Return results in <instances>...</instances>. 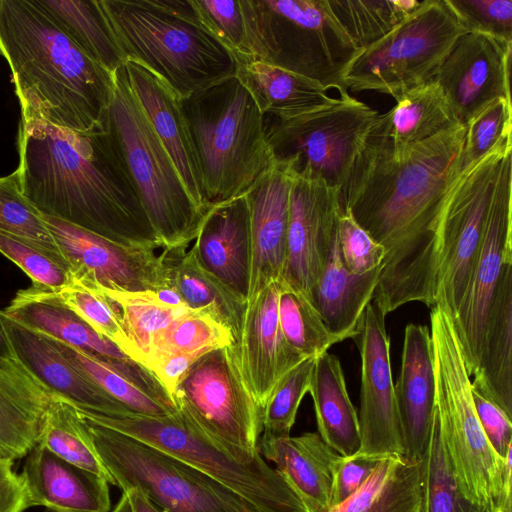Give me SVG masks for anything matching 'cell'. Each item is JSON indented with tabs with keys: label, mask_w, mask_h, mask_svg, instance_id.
<instances>
[{
	"label": "cell",
	"mask_w": 512,
	"mask_h": 512,
	"mask_svg": "<svg viewBox=\"0 0 512 512\" xmlns=\"http://www.w3.org/2000/svg\"><path fill=\"white\" fill-rule=\"evenodd\" d=\"M381 266L363 275L344 266L338 237L311 292V303L327 328L343 341L354 338L367 305L373 300Z\"/></svg>",
	"instance_id": "obj_31"
},
{
	"label": "cell",
	"mask_w": 512,
	"mask_h": 512,
	"mask_svg": "<svg viewBox=\"0 0 512 512\" xmlns=\"http://www.w3.org/2000/svg\"><path fill=\"white\" fill-rule=\"evenodd\" d=\"M124 62L158 76L181 100L234 76L230 53L198 22L175 17L150 0H98Z\"/></svg>",
	"instance_id": "obj_5"
},
{
	"label": "cell",
	"mask_w": 512,
	"mask_h": 512,
	"mask_svg": "<svg viewBox=\"0 0 512 512\" xmlns=\"http://www.w3.org/2000/svg\"><path fill=\"white\" fill-rule=\"evenodd\" d=\"M54 399L17 359L0 366V459L24 458L38 444Z\"/></svg>",
	"instance_id": "obj_30"
},
{
	"label": "cell",
	"mask_w": 512,
	"mask_h": 512,
	"mask_svg": "<svg viewBox=\"0 0 512 512\" xmlns=\"http://www.w3.org/2000/svg\"><path fill=\"white\" fill-rule=\"evenodd\" d=\"M83 418L103 464L122 492L137 488L165 512H264L210 476Z\"/></svg>",
	"instance_id": "obj_10"
},
{
	"label": "cell",
	"mask_w": 512,
	"mask_h": 512,
	"mask_svg": "<svg viewBox=\"0 0 512 512\" xmlns=\"http://www.w3.org/2000/svg\"><path fill=\"white\" fill-rule=\"evenodd\" d=\"M386 315L371 301L353 338L361 357V446L357 453L382 457L404 455L390 361V338Z\"/></svg>",
	"instance_id": "obj_18"
},
{
	"label": "cell",
	"mask_w": 512,
	"mask_h": 512,
	"mask_svg": "<svg viewBox=\"0 0 512 512\" xmlns=\"http://www.w3.org/2000/svg\"><path fill=\"white\" fill-rule=\"evenodd\" d=\"M316 358H306L276 384L264 407L262 437L290 435L300 403L309 392Z\"/></svg>",
	"instance_id": "obj_47"
},
{
	"label": "cell",
	"mask_w": 512,
	"mask_h": 512,
	"mask_svg": "<svg viewBox=\"0 0 512 512\" xmlns=\"http://www.w3.org/2000/svg\"><path fill=\"white\" fill-rule=\"evenodd\" d=\"M29 506L52 512H110L109 483L37 444L25 457L20 474Z\"/></svg>",
	"instance_id": "obj_26"
},
{
	"label": "cell",
	"mask_w": 512,
	"mask_h": 512,
	"mask_svg": "<svg viewBox=\"0 0 512 512\" xmlns=\"http://www.w3.org/2000/svg\"><path fill=\"white\" fill-rule=\"evenodd\" d=\"M394 100L395 106L384 114L379 113L368 138L392 147H404L459 124L443 90L433 79Z\"/></svg>",
	"instance_id": "obj_32"
},
{
	"label": "cell",
	"mask_w": 512,
	"mask_h": 512,
	"mask_svg": "<svg viewBox=\"0 0 512 512\" xmlns=\"http://www.w3.org/2000/svg\"><path fill=\"white\" fill-rule=\"evenodd\" d=\"M14 461L0 459V512H24L30 508L28 493Z\"/></svg>",
	"instance_id": "obj_56"
},
{
	"label": "cell",
	"mask_w": 512,
	"mask_h": 512,
	"mask_svg": "<svg viewBox=\"0 0 512 512\" xmlns=\"http://www.w3.org/2000/svg\"><path fill=\"white\" fill-rule=\"evenodd\" d=\"M82 415L210 476L264 512H306L297 494L263 457L250 464L238 462L179 412L165 417Z\"/></svg>",
	"instance_id": "obj_9"
},
{
	"label": "cell",
	"mask_w": 512,
	"mask_h": 512,
	"mask_svg": "<svg viewBox=\"0 0 512 512\" xmlns=\"http://www.w3.org/2000/svg\"><path fill=\"white\" fill-rule=\"evenodd\" d=\"M16 169L23 195L43 214L127 246L162 248L115 138L21 119Z\"/></svg>",
	"instance_id": "obj_2"
},
{
	"label": "cell",
	"mask_w": 512,
	"mask_h": 512,
	"mask_svg": "<svg viewBox=\"0 0 512 512\" xmlns=\"http://www.w3.org/2000/svg\"><path fill=\"white\" fill-rule=\"evenodd\" d=\"M436 411L449 459L464 495L486 512H500L506 459L489 444L478 419L463 353L451 315L430 308Z\"/></svg>",
	"instance_id": "obj_8"
},
{
	"label": "cell",
	"mask_w": 512,
	"mask_h": 512,
	"mask_svg": "<svg viewBox=\"0 0 512 512\" xmlns=\"http://www.w3.org/2000/svg\"><path fill=\"white\" fill-rule=\"evenodd\" d=\"M171 260L172 285L187 307L210 314L231 332L236 344L242 329L246 302L202 268L189 250L180 257H171Z\"/></svg>",
	"instance_id": "obj_36"
},
{
	"label": "cell",
	"mask_w": 512,
	"mask_h": 512,
	"mask_svg": "<svg viewBox=\"0 0 512 512\" xmlns=\"http://www.w3.org/2000/svg\"><path fill=\"white\" fill-rule=\"evenodd\" d=\"M259 454L276 465L277 472L301 500L306 512H328L334 475L342 456L318 432L299 436H260Z\"/></svg>",
	"instance_id": "obj_27"
},
{
	"label": "cell",
	"mask_w": 512,
	"mask_h": 512,
	"mask_svg": "<svg viewBox=\"0 0 512 512\" xmlns=\"http://www.w3.org/2000/svg\"><path fill=\"white\" fill-rule=\"evenodd\" d=\"M37 1L79 47L106 70L115 73L124 64L98 0Z\"/></svg>",
	"instance_id": "obj_37"
},
{
	"label": "cell",
	"mask_w": 512,
	"mask_h": 512,
	"mask_svg": "<svg viewBox=\"0 0 512 512\" xmlns=\"http://www.w3.org/2000/svg\"><path fill=\"white\" fill-rule=\"evenodd\" d=\"M416 0H328L335 18L353 43L365 49L413 12Z\"/></svg>",
	"instance_id": "obj_40"
},
{
	"label": "cell",
	"mask_w": 512,
	"mask_h": 512,
	"mask_svg": "<svg viewBox=\"0 0 512 512\" xmlns=\"http://www.w3.org/2000/svg\"><path fill=\"white\" fill-rule=\"evenodd\" d=\"M52 340L64 357L80 372L130 412L152 417H165L178 412L150 396L106 361L56 339Z\"/></svg>",
	"instance_id": "obj_43"
},
{
	"label": "cell",
	"mask_w": 512,
	"mask_h": 512,
	"mask_svg": "<svg viewBox=\"0 0 512 512\" xmlns=\"http://www.w3.org/2000/svg\"><path fill=\"white\" fill-rule=\"evenodd\" d=\"M511 57L512 43L473 32L459 36L433 77L459 124L497 98L511 100Z\"/></svg>",
	"instance_id": "obj_19"
},
{
	"label": "cell",
	"mask_w": 512,
	"mask_h": 512,
	"mask_svg": "<svg viewBox=\"0 0 512 512\" xmlns=\"http://www.w3.org/2000/svg\"><path fill=\"white\" fill-rule=\"evenodd\" d=\"M511 151L512 140L502 141L474 166L461 172L448 197L437 302L451 318L457 314L470 281L501 161Z\"/></svg>",
	"instance_id": "obj_14"
},
{
	"label": "cell",
	"mask_w": 512,
	"mask_h": 512,
	"mask_svg": "<svg viewBox=\"0 0 512 512\" xmlns=\"http://www.w3.org/2000/svg\"><path fill=\"white\" fill-rule=\"evenodd\" d=\"M210 206L244 195L275 163L265 119L232 76L182 100Z\"/></svg>",
	"instance_id": "obj_4"
},
{
	"label": "cell",
	"mask_w": 512,
	"mask_h": 512,
	"mask_svg": "<svg viewBox=\"0 0 512 512\" xmlns=\"http://www.w3.org/2000/svg\"><path fill=\"white\" fill-rule=\"evenodd\" d=\"M465 33L446 0H424L393 30L361 51L346 85L394 99L433 79L456 40Z\"/></svg>",
	"instance_id": "obj_12"
},
{
	"label": "cell",
	"mask_w": 512,
	"mask_h": 512,
	"mask_svg": "<svg viewBox=\"0 0 512 512\" xmlns=\"http://www.w3.org/2000/svg\"><path fill=\"white\" fill-rule=\"evenodd\" d=\"M0 233L61 254L42 213L21 192L16 170L0 176Z\"/></svg>",
	"instance_id": "obj_45"
},
{
	"label": "cell",
	"mask_w": 512,
	"mask_h": 512,
	"mask_svg": "<svg viewBox=\"0 0 512 512\" xmlns=\"http://www.w3.org/2000/svg\"><path fill=\"white\" fill-rule=\"evenodd\" d=\"M157 301L163 306L184 309L188 308L175 286L170 285L154 291ZM189 309V308H188Z\"/></svg>",
	"instance_id": "obj_58"
},
{
	"label": "cell",
	"mask_w": 512,
	"mask_h": 512,
	"mask_svg": "<svg viewBox=\"0 0 512 512\" xmlns=\"http://www.w3.org/2000/svg\"><path fill=\"white\" fill-rule=\"evenodd\" d=\"M380 458L360 453L342 456L334 475L331 507L353 494L372 473Z\"/></svg>",
	"instance_id": "obj_54"
},
{
	"label": "cell",
	"mask_w": 512,
	"mask_h": 512,
	"mask_svg": "<svg viewBox=\"0 0 512 512\" xmlns=\"http://www.w3.org/2000/svg\"><path fill=\"white\" fill-rule=\"evenodd\" d=\"M56 293L96 332L116 344L131 359L139 363L137 349L129 339L121 315L113 302L100 292L75 281Z\"/></svg>",
	"instance_id": "obj_46"
},
{
	"label": "cell",
	"mask_w": 512,
	"mask_h": 512,
	"mask_svg": "<svg viewBox=\"0 0 512 512\" xmlns=\"http://www.w3.org/2000/svg\"><path fill=\"white\" fill-rule=\"evenodd\" d=\"M338 245L345 268L356 275H363L380 267L386 255L385 248L343 209L338 224Z\"/></svg>",
	"instance_id": "obj_52"
},
{
	"label": "cell",
	"mask_w": 512,
	"mask_h": 512,
	"mask_svg": "<svg viewBox=\"0 0 512 512\" xmlns=\"http://www.w3.org/2000/svg\"><path fill=\"white\" fill-rule=\"evenodd\" d=\"M341 211L340 188L318 177L293 173L281 280L310 302L338 237Z\"/></svg>",
	"instance_id": "obj_17"
},
{
	"label": "cell",
	"mask_w": 512,
	"mask_h": 512,
	"mask_svg": "<svg viewBox=\"0 0 512 512\" xmlns=\"http://www.w3.org/2000/svg\"><path fill=\"white\" fill-rule=\"evenodd\" d=\"M117 307L125 331L137 349L139 363L148 354L151 340L171 321L190 309H175L160 304L154 291L115 292L99 291Z\"/></svg>",
	"instance_id": "obj_44"
},
{
	"label": "cell",
	"mask_w": 512,
	"mask_h": 512,
	"mask_svg": "<svg viewBox=\"0 0 512 512\" xmlns=\"http://www.w3.org/2000/svg\"><path fill=\"white\" fill-rule=\"evenodd\" d=\"M421 461L382 456L365 482L328 512H419Z\"/></svg>",
	"instance_id": "obj_35"
},
{
	"label": "cell",
	"mask_w": 512,
	"mask_h": 512,
	"mask_svg": "<svg viewBox=\"0 0 512 512\" xmlns=\"http://www.w3.org/2000/svg\"><path fill=\"white\" fill-rule=\"evenodd\" d=\"M465 32L512 43L511 0H446Z\"/></svg>",
	"instance_id": "obj_51"
},
{
	"label": "cell",
	"mask_w": 512,
	"mask_h": 512,
	"mask_svg": "<svg viewBox=\"0 0 512 512\" xmlns=\"http://www.w3.org/2000/svg\"><path fill=\"white\" fill-rule=\"evenodd\" d=\"M378 115L347 95L313 113L271 118L265 122L266 136L276 162L294 174L321 178L342 192Z\"/></svg>",
	"instance_id": "obj_13"
},
{
	"label": "cell",
	"mask_w": 512,
	"mask_h": 512,
	"mask_svg": "<svg viewBox=\"0 0 512 512\" xmlns=\"http://www.w3.org/2000/svg\"><path fill=\"white\" fill-rule=\"evenodd\" d=\"M110 512H132L129 497L126 492H122L119 501L117 502L114 509Z\"/></svg>",
	"instance_id": "obj_60"
},
{
	"label": "cell",
	"mask_w": 512,
	"mask_h": 512,
	"mask_svg": "<svg viewBox=\"0 0 512 512\" xmlns=\"http://www.w3.org/2000/svg\"><path fill=\"white\" fill-rule=\"evenodd\" d=\"M279 280L246 303L235 344L243 381L263 409L279 380L306 359L286 342L278 320Z\"/></svg>",
	"instance_id": "obj_20"
},
{
	"label": "cell",
	"mask_w": 512,
	"mask_h": 512,
	"mask_svg": "<svg viewBox=\"0 0 512 512\" xmlns=\"http://www.w3.org/2000/svg\"><path fill=\"white\" fill-rule=\"evenodd\" d=\"M278 320L286 342L306 358L318 357L343 340L325 325L312 303L279 280Z\"/></svg>",
	"instance_id": "obj_41"
},
{
	"label": "cell",
	"mask_w": 512,
	"mask_h": 512,
	"mask_svg": "<svg viewBox=\"0 0 512 512\" xmlns=\"http://www.w3.org/2000/svg\"><path fill=\"white\" fill-rule=\"evenodd\" d=\"M189 251L202 268L247 303L251 235L246 193L208 209Z\"/></svg>",
	"instance_id": "obj_25"
},
{
	"label": "cell",
	"mask_w": 512,
	"mask_h": 512,
	"mask_svg": "<svg viewBox=\"0 0 512 512\" xmlns=\"http://www.w3.org/2000/svg\"><path fill=\"white\" fill-rule=\"evenodd\" d=\"M394 394L404 456L421 461L430 442L436 408L433 346L425 325L411 323L405 327Z\"/></svg>",
	"instance_id": "obj_24"
},
{
	"label": "cell",
	"mask_w": 512,
	"mask_h": 512,
	"mask_svg": "<svg viewBox=\"0 0 512 512\" xmlns=\"http://www.w3.org/2000/svg\"><path fill=\"white\" fill-rule=\"evenodd\" d=\"M309 393L323 441L343 457L356 454L361 446L357 412L335 355L325 352L316 358Z\"/></svg>",
	"instance_id": "obj_33"
},
{
	"label": "cell",
	"mask_w": 512,
	"mask_h": 512,
	"mask_svg": "<svg viewBox=\"0 0 512 512\" xmlns=\"http://www.w3.org/2000/svg\"><path fill=\"white\" fill-rule=\"evenodd\" d=\"M234 76L249 91L261 114L292 119L332 106L337 98L314 80L248 55H231Z\"/></svg>",
	"instance_id": "obj_29"
},
{
	"label": "cell",
	"mask_w": 512,
	"mask_h": 512,
	"mask_svg": "<svg viewBox=\"0 0 512 512\" xmlns=\"http://www.w3.org/2000/svg\"><path fill=\"white\" fill-rule=\"evenodd\" d=\"M43 218L73 281L115 292L156 291L172 285V260L166 251L157 254L153 248L122 245L60 219Z\"/></svg>",
	"instance_id": "obj_15"
},
{
	"label": "cell",
	"mask_w": 512,
	"mask_h": 512,
	"mask_svg": "<svg viewBox=\"0 0 512 512\" xmlns=\"http://www.w3.org/2000/svg\"><path fill=\"white\" fill-rule=\"evenodd\" d=\"M233 344L235 342L231 332L210 314L201 310H189L154 335L143 366L158 356L207 353Z\"/></svg>",
	"instance_id": "obj_42"
},
{
	"label": "cell",
	"mask_w": 512,
	"mask_h": 512,
	"mask_svg": "<svg viewBox=\"0 0 512 512\" xmlns=\"http://www.w3.org/2000/svg\"><path fill=\"white\" fill-rule=\"evenodd\" d=\"M0 55H1V53H0Z\"/></svg>",
	"instance_id": "obj_61"
},
{
	"label": "cell",
	"mask_w": 512,
	"mask_h": 512,
	"mask_svg": "<svg viewBox=\"0 0 512 512\" xmlns=\"http://www.w3.org/2000/svg\"><path fill=\"white\" fill-rule=\"evenodd\" d=\"M204 354V352H193L158 356L150 359L145 364V368L157 378L171 396L194 362Z\"/></svg>",
	"instance_id": "obj_55"
},
{
	"label": "cell",
	"mask_w": 512,
	"mask_h": 512,
	"mask_svg": "<svg viewBox=\"0 0 512 512\" xmlns=\"http://www.w3.org/2000/svg\"><path fill=\"white\" fill-rule=\"evenodd\" d=\"M0 253L24 271L34 287L58 292L73 283L69 265L61 254L1 233Z\"/></svg>",
	"instance_id": "obj_48"
},
{
	"label": "cell",
	"mask_w": 512,
	"mask_h": 512,
	"mask_svg": "<svg viewBox=\"0 0 512 512\" xmlns=\"http://www.w3.org/2000/svg\"><path fill=\"white\" fill-rule=\"evenodd\" d=\"M0 53L11 70L21 119L78 133L105 127L115 73L89 57L37 0H0Z\"/></svg>",
	"instance_id": "obj_3"
},
{
	"label": "cell",
	"mask_w": 512,
	"mask_h": 512,
	"mask_svg": "<svg viewBox=\"0 0 512 512\" xmlns=\"http://www.w3.org/2000/svg\"><path fill=\"white\" fill-rule=\"evenodd\" d=\"M129 87L170 155L196 206L206 213L211 207L205 196L196 147L182 107V100L144 66L125 61Z\"/></svg>",
	"instance_id": "obj_23"
},
{
	"label": "cell",
	"mask_w": 512,
	"mask_h": 512,
	"mask_svg": "<svg viewBox=\"0 0 512 512\" xmlns=\"http://www.w3.org/2000/svg\"><path fill=\"white\" fill-rule=\"evenodd\" d=\"M512 151L501 161L470 281L453 326L467 372L479 368L488 316L500 278L512 265Z\"/></svg>",
	"instance_id": "obj_16"
},
{
	"label": "cell",
	"mask_w": 512,
	"mask_h": 512,
	"mask_svg": "<svg viewBox=\"0 0 512 512\" xmlns=\"http://www.w3.org/2000/svg\"><path fill=\"white\" fill-rule=\"evenodd\" d=\"M14 359L16 358L12 347L0 322V366H3Z\"/></svg>",
	"instance_id": "obj_59"
},
{
	"label": "cell",
	"mask_w": 512,
	"mask_h": 512,
	"mask_svg": "<svg viewBox=\"0 0 512 512\" xmlns=\"http://www.w3.org/2000/svg\"><path fill=\"white\" fill-rule=\"evenodd\" d=\"M511 100L500 97L482 108L466 125L462 171L474 166L502 141L511 139Z\"/></svg>",
	"instance_id": "obj_49"
},
{
	"label": "cell",
	"mask_w": 512,
	"mask_h": 512,
	"mask_svg": "<svg viewBox=\"0 0 512 512\" xmlns=\"http://www.w3.org/2000/svg\"><path fill=\"white\" fill-rule=\"evenodd\" d=\"M466 126L392 147L366 139L341 192L342 209L386 251L373 300L387 315L437 302L448 197L462 172Z\"/></svg>",
	"instance_id": "obj_1"
},
{
	"label": "cell",
	"mask_w": 512,
	"mask_h": 512,
	"mask_svg": "<svg viewBox=\"0 0 512 512\" xmlns=\"http://www.w3.org/2000/svg\"><path fill=\"white\" fill-rule=\"evenodd\" d=\"M106 125L120 149L146 215L162 248L183 255L204 215L133 95L123 65L114 74Z\"/></svg>",
	"instance_id": "obj_6"
},
{
	"label": "cell",
	"mask_w": 512,
	"mask_h": 512,
	"mask_svg": "<svg viewBox=\"0 0 512 512\" xmlns=\"http://www.w3.org/2000/svg\"><path fill=\"white\" fill-rule=\"evenodd\" d=\"M474 407L484 434L495 453L505 459L512 453V418L471 380Z\"/></svg>",
	"instance_id": "obj_53"
},
{
	"label": "cell",
	"mask_w": 512,
	"mask_h": 512,
	"mask_svg": "<svg viewBox=\"0 0 512 512\" xmlns=\"http://www.w3.org/2000/svg\"><path fill=\"white\" fill-rule=\"evenodd\" d=\"M419 512H486L470 501L458 484L436 408L428 449L421 460Z\"/></svg>",
	"instance_id": "obj_39"
},
{
	"label": "cell",
	"mask_w": 512,
	"mask_h": 512,
	"mask_svg": "<svg viewBox=\"0 0 512 512\" xmlns=\"http://www.w3.org/2000/svg\"><path fill=\"white\" fill-rule=\"evenodd\" d=\"M3 312L14 321L122 368L134 361L96 332L56 292L30 286L19 290Z\"/></svg>",
	"instance_id": "obj_28"
},
{
	"label": "cell",
	"mask_w": 512,
	"mask_h": 512,
	"mask_svg": "<svg viewBox=\"0 0 512 512\" xmlns=\"http://www.w3.org/2000/svg\"><path fill=\"white\" fill-rule=\"evenodd\" d=\"M293 173L276 162L246 192L251 235V271L247 302L281 280L286 257L289 197Z\"/></svg>",
	"instance_id": "obj_22"
},
{
	"label": "cell",
	"mask_w": 512,
	"mask_h": 512,
	"mask_svg": "<svg viewBox=\"0 0 512 512\" xmlns=\"http://www.w3.org/2000/svg\"><path fill=\"white\" fill-rule=\"evenodd\" d=\"M38 444L115 485L96 450L86 421L67 402L57 398L51 402Z\"/></svg>",
	"instance_id": "obj_38"
},
{
	"label": "cell",
	"mask_w": 512,
	"mask_h": 512,
	"mask_svg": "<svg viewBox=\"0 0 512 512\" xmlns=\"http://www.w3.org/2000/svg\"><path fill=\"white\" fill-rule=\"evenodd\" d=\"M472 381L512 418V265L500 278Z\"/></svg>",
	"instance_id": "obj_34"
},
{
	"label": "cell",
	"mask_w": 512,
	"mask_h": 512,
	"mask_svg": "<svg viewBox=\"0 0 512 512\" xmlns=\"http://www.w3.org/2000/svg\"><path fill=\"white\" fill-rule=\"evenodd\" d=\"M178 412L240 463L262 456L263 409L241 376L235 344L211 350L194 362L174 389Z\"/></svg>",
	"instance_id": "obj_11"
},
{
	"label": "cell",
	"mask_w": 512,
	"mask_h": 512,
	"mask_svg": "<svg viewBox=\"0 0 512 512\" xmlns=\"http://www.w3.org/2000/svg\"><path fill=\"white\" fill-rule=\"evenodd\" d=\"M123 492L128 494L132 512H165L137 488Z\"/></svg>",
	"instance_id": "obj_57"
},
{
	"label": "cell",
	"mask_w": 512,
	"mask_h": 512,
	"mask_svg": "<svg viewBox=\"0 0 512 512\" xmlns=\"http://www.w3.org/2000/svg\"><path fill=\"white\" fill-rule=\"evenodd\" d=\"M200 26L230 55L247 53L244 0H190Z\"/></svg>",
	"instance_id": "obj_50"
},
{
	"label": "cell",
	"mask_w": 512,
	"mask_h": 512,
	"mask_svg": "<svg viewBox=\"0 0 512 512\" xmlns=\"http://www.w3.org/2000/svg\"><path fill=\"white\" fill-rule=\"evenodd\" d=\"M0 322L15 358L55 398L85 415L132 413L65 358L51 337L14 321L3 310Z\"/></svg>",
	"instance_id": "obj_21"
},
{
	"label": "cell",
	"mask_w": 512,
	"mask_h": 512,
	"mask_svg": "<svg viewBox=\"0 0 512 512\" xmlns=\"http://www.w3.org/2000/svg\"><path fill=\"white\" fill-rule=\"evenodd\" d=\"M247 53L347 96L346 77L361 53L328 0H245ZM241 55V54H240Z\"/></svg>",
	"instance_id": "obj_7"
}]
</instances>
